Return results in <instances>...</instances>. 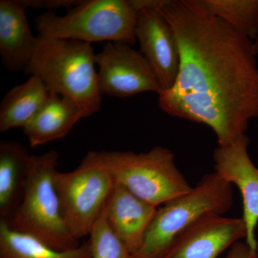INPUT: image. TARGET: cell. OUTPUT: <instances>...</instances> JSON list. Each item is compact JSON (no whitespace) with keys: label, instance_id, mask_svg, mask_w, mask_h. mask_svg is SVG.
I'll use <instances>...</instances> for the list:
<instances>
[{"label":"cell","instance_id":"obj_1","mask_svg":"<svg viewBox=\"0 0 258 258\" xmlns=\"http://www.w3.org/2000/svg\"><path fill=\"white\" fill-rule=\"evenodd\" d=\"M175 34L179 74L159 95L163 111L207 125L219 147L246 135L258 118V66L252 41L210 13L202 0H170L161 10Z\"/></svg>","mask_w":258,"mask_h":258},{"label":"cell","instance_id":"obj_16","mask_svg":"<svg viewBox=\"0 0 258 258\" xmlns=\"http://www.w3.org/2000/svg\"><path fill=\"white\" fill-rule=\"evenodd\" d=\"M50 92L41 79L31 76L10 90L0 105V132L25 128L46 101Z\"/></svg>","mask_w":258,"mask_h":258},{"label":"cell","instance_id":"obj_8","mask_svg":"<svg viewBox=\"0 0 258 258\" xmlns=\"http://www.w3.org/2000/svg\"><path fill=\"white\" fill-rule=\"evenodd\" d=\"M102 95L127 98L144 92L160 94V83L140 51L124 42H107L96 54Z\"/></svg>","mask_w":258,"mask_h":258},{"label":"cell","instance_id":"obj_12","mask_svg":"<svg viewBox=\"0 0 258 258\" xmlns=\"http://www.w3.org/2000/svg\"><path fill=\"white\" fill-rule=\"evenodd\" d=\"M158 209L115 183L106 205L108 225L132 255L142 248Z\"/></svg>","mask_w":258,"mask_h":258},{"label":"cell","instance_id":"obj_23","mask_svg":"<svg viewBox=\"0 0 258 258\" xmlns=\"http://www.w3.org/2000/svg\"><path fill=\"white\" fill-rule=\"evenodd\" d=\"M252 49H253L254 55L257 56L258 55V28L255 38H254V40L252 41Z\"/></svg>","mask_w":258,"mask_h":258},{"label":"cell","instance_id":"obj_17","mask_svg":"<svg viewBox=\"0 0 258 258\" xmlns=\"http://www.w3.org/2000/svg\"><path fill=\"white\" fill-rule=\"evenodd\" d=\"M0 258H91V250L88 240L76 248L56 250L0 220Z\"/></svg>","mask_w":258,"mask_h":258},{"label":"cell","instance_id":"obj_6","mask_svg":"<svg viewBox=\"0 0 258 258\" xmlns=\"http://www.w3.org/2000/svg\"><path fill=\"white\" fill-rule=\"evenodd\" d=\"M101 155L115 183L156 208L192 189L166 148L144 153L102 152Z\"/></svg>","mask_w":258,"mask_h":258},{"label":"cell","instance_id":"obj_3","mask_svg":"<svg viewBox=\"0 0 258 258\" xmlns=\"http://www.w3.org/2000/svg\"><path fill=\"white\" fill-rule=\"evenodd\" d=\"M58 157L56 151L30 156L21 202L5 222L13 230L32 236L56 250L66 251L81 243L70 232L61 211L55 184Z\"/></svg>","mask_w":258,"mask_h":258},{"label":"cell","instance_id":"obj_4","mask_svg":"<svg viewBox=\"0 0 258 258\" xmlns=\"http://www.w3.org/2000/svg\"><path fill=\"white\" fill-rule=\"evenodd\" d=\"M137 13L129 0H84L64 16L42 13L35 19L40 35L88 42H124L133 45Z\"/></svg>","mask_w":258,"mask_h":258},{"label":"cell","instance_id":"obj_13","mask_svg":"<svg viewBox=\"0 0 258 258\" xmlns=\"http://www.w3.org/2000/svg\"><path fill=\"white\" fill-rule=\"evenodd\" d=\"M23 0L0 1V56L10 72H25L37 46Z\"/></svg>","mask_w":258,"mask_h":258},{"label":"cell","instance_id":"obj_7","mask_svg":"<svg viewBox=\"0 0 258 258\" xmlns=\"http://www.w3.org/2000/svg\"><path fill=\"white\" fill-rule=\"evenodd\" d=\"M55 184L70 232L79 240L89 235L115 184L101 152H88L74 171H57Z\"/></svg>","mask_w":258,"mask_h":258},{"label":"cell","instance_id":"obj_5","mask_svg":"<svg viewBox=\"0 0 258 258\" xmlns=\"http://www.w3.org/2000/svg\"><path fill=\"white\" fill-rule=\"evenodd\" d=\"M232 185L217 171L203 176L189 192L158 209L142 248L133 258H161L184 229L208 214L222 215L233 206Z\"/></svg>","mask_w":258,"mask_h":258},{"label":"cell","instance_id":"obj_19","mask_svg":"<svg viewBox=\"0 0 258 258\" xmlns=\"http://www.w3.org/2000/svg\"><path fill=\"white\" fill-rule=\"evenodd\" d=\"M106 205L90 232L91 258H133L126 246L108 225Z\"/></svg>","mask_w":258,"mask_h":258},{"label":"cell","instance_id":"obj_18","mask_svg":"<svg viewBox=\"0 0 258 258\" xmlns=\"http://www.w3.org/2000/svg\"><path fill=\"white\" fill-rule=\"evenodd\" d=\"M202 1L210 13L253 41L258 28V0Z\"/></svg>","mask_w":258,"mask_h":258},{"label":"cell","instance_id":"obj_22","mask_svg":"<svg viewBox=\"0 0 258 258\" xmlns=\"http://www.w3.org/2000/svg\"><path fill=\"white\" fill-rule=\"evenodd\" d=\"M169 2L170 0H129V3L137 13L139 10L147 8L161 10Z\"/></svg>","mask_w":258,"mask_h":258},{"label":"cell","instance_id":"obj_15","mask_svg":"<svg viewBox=\"0 0 258 258\" xmlns=\"http://www.w3.org/2000/svg\"><path fill=\"white\" fill-rule=\"evenodd\" d=\"M30 156L17 142L2 141L0 143V217L3 221H9L21 202Z\"/></svg>","mask_w":258,"mask_h":258},{"label":"cell","instance_id":"obj_10","mask_svg":"<svg viewBox=\"0 0 258 258\" xmlns=\"http://www.w3.org/2000/svg\"><path fill=\"white\" fill-rule=\"evenodd\" d=\"M135 36L139 51L152 66L162 91L170 89L179 74L180 52L174 30L161 10H139Z\"/></svg>","mask_w":258,"mask_h":258},{"label":"cell","instance_id":"obj_9","mask_svg":"<svg viewBox=\"0 0 258 258\" xmlns=\"http://www.w3.org/2000/svg\"><path fill=\"white\" fill-rule=\"evenodd\" d=\"M247 237L243 219L208 214L176 236L161 258H217Z\"/></svg>","mask_w":258,"mask_h":258},{"label":"cell","instance_id":"obj_14","mask_svg":"<svg viewBox=\"0 0 258 258\" xmlns=\"http://www.w3.org/2000/svg\"><path fill=\"white\" fill-rule=\"evenodd\" d=\"M81 110L74 101L50 92L48 98L24 133L32 147L63 138L81 118Z\"/></svg>","mask_w":258,"mask_h":258},{"label":"cell","instance_id":"obj_21","mask_svg":"<svg viewBox=\"0 0 258 258\" xmlns=\"http://www.w3.org/2000/svg\"><path fill=\"white\" fill-rule=\"evenodd\" d=\"M257 253L253 252L247 243L236 242L224 258H257Z\"/></svg>","mask_w":258,"mask_h":258},{"label":"cell","instance_id":"obj_20","mask_svg":"<svg viewBox=\"0 0 258 258\" xmlns=\"http://www.w3.org/2000/svg\"><path fill=\"white\" fill-rule=\"evenodd\" d=\"M80 1L74 0H23L27 8L35 10H47L48 13H52V10L61 8H69L79 4Z\"/></svg>","mask_w":258,"mask_h":258},{"label":"cell","instance_id":"obj_2","mask_svg":"<svg viewBox=\"0 0 258 258\" xmlns=\"http://www.w3.org/2000/svg\"><path fill=\"white\" fill-rule=\"evenodd\" d=\"M96 66L91 44L39 35L25 73L41 79L49 92L74 101L87 118L101 107Z\"/></svg>","mask_w":258,"mask_h":258},{"label":"cell","instance_id":"obj_11","mask_svg":"<svg viewBox=\"0 0 258 258\" xmlns=\"http://www.w3.org/2000/svg\"><path fill=\"white\" fill-rule=\"evenodd\" d=\"M249 139L244 135L214 152L215 171L240 190L243 203L242 219L247 228L246 243L257 253L255 229L258 224V168L247 152Z\"/></svg>","mask_w":258,"mask_h":258}]
</instances>
